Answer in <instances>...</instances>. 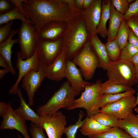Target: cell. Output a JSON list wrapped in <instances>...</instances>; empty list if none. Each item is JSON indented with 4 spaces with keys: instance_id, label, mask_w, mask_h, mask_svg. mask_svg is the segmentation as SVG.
<instances>
[{
    "instance_id": "6da1fadb",
    "label": "cell",
    "mask_w": 138,
    "mask_h": 138,
    "mask_svg": "<svg viewBox=\"0 0 138 138\" xmlns=\"http://www.w3.org/2000/svg\"><path fill=\"white\" fill-rule=\"evenodd\" d=\"M22 4L38 32L48 22H66L82 16L84 11L72 7L64 0H26Z\"/></svg>"
},
{
    "instance_id": "7a4b0ae2",
    "label": "cell",
    "mask_w": 138,
    "mask_h": 138,
    "mask_svg": "<svg viewBox=\"0 0 138 138\" xmlns=\"http://www.w3.org/2000/svg\"><path fill=\"white\" fill-rule=\"evenodd\" d=\"M62 38V48L65 52L66 60H72L90 39V34L82 16L66 22Z\"/></svg>"
},
{
    "instance_id": "3957f363",
    "label": "cell",
    "mask_w": 138,
    "mask_h": 138,
    "mask_svg": "<svg viewBox=\"0 0 138 138\" xmlns=\"http://www.w3.org/2000/svg\"><path fill=\"white\" fill-rule=\"evenodd\" d=\"M105 70L109 80L114 83L131 86L138 81L135 67L130 61H111Z\"/></svg>"
},
{
    "instance_id": "277c9868",
    "label": "cell",
    "mask_w": 138,
    "mask_h": 138,
    "mask_svg": "<svg viewBox=\"0 0 138 138\" xmlns=\"http://www.w3.org/2000/svg\"><path fill=\"white\" fill-rule=\"evenodd\" d=\"M76 96L69 83L65 81L45 104L39 107L37 113L40 116L50 115L61 108L67 109L71 105Z\"/></svg>"
},
{
    "instance_id": "5b68a950",
    "label": "cell",
    "mask_w": 138,
    "mask_h": 138,
    "mask_svg": "<svg viewBox=\"0 0 138 138\" xmlns=\"http://www.w3.org/2000/svg\"><path fill=\"white\" fill-rule=\"evenodd\" d=\"M101 81L97 79L95 83L87 85L80 97L75 99L71 105L67 109L71 110L83 108L86 111L87 117H92L98 112L100 108Z\"/></svg>"
},
{
    "instance_id": "8992f818",
    "label": "cell",
    "mask_w": 138,
    "mask_h": 138,
    "mask_svg": "<svg viewBox=\"0 0 138 138\" xmlns=\"http://www.w3.org/2000/svg\"><path fill=\"white\" fill-rule=\"evenodd\" d=\"M18 34L21 57L26 60L32 56L36 51L39 40L38 32L34 25L22 21Z\"/></svg>"
},
{
    "instance_id": "52a82bcc",
    "label": "cell",
    "mask_w": 138,
    "mask_h": 138,
    "mask_svg": "<svg viewBox=\"0 0 138 138\" xmlns=\"http://www.w3.org/2000/svg\"><path fill=\"white\" fill-rule=\"evenodd\" d=\"M72 61L79 67L85 80H89L92 78L99 66V61L90 40L86 42Z\"/></svg>"
},
{
    "instance_id": "ba28073f",
    "label": "cell",
    "mask_w": 138,
    "mask_h": 138,
    "mask_svg": "<svg viewBox=\"0 0 138 138\" xmlns=\"http://www.w3.org/2000/svg\"><path fill=\"white\" fill-rule=\"evenodd\" d=\"M40 116L39 127L44 130L48 138H62L67 124L62 113L58 111L51 115Z\"/></svg>"
},
{
    "instance_id": "9c48e42d",
    "label": "cell",
    "mask_w": 138,
    "mask_h": 138,
    "mask_svg": "<svg viewBox=\"0 0 138 138\" xmlns=\"http://www.w3.org/2000/svg\"><path fill=\"white\" fill-rule=\"evenodd\" d=\"M46 66L40 63L39 70H30L22 79V87L26 91L28 98V105L32 106L35 92L40 86L43 80L46 77Z\"/></svg>"
},
{
    "instance_id": "30bf717a",
    "label": "cell",
    "mask_w": 138,
    "mask_h": 138,
    "mask_svg": "<svg viewBox=\"0 0 138 138\" xmlns=\"http://www.w3.org/2000/svg\"><path fill=\"white\" fill-rule=\"evenodd\" d=\"M62 38L51 41L39 39L36 51L40 63L46 67L58 55L62 50Z\"/></svg>"
},
{
    "instance_id": "8fae6325",
    "label": "cell",
    "mask_w": 138,
    "mask_h": 138,
    "mask_svg": "<svg viewBox=\"0 0 138 138\" xmlns=\"http://www.w3.org/2000/svg\"><path fill=\"white\" fill-rule=\"evenodd\" d=\"M136 100L134 95L125 96L101 109L99 112L109 113L119 119H124L133 113Z\"/></svg>"
},
{
    "instance_id": "7c38bea8",
    "label": "cell",
    "mask_w": 138,
    "mask_h": 138,
    "mask_svg": "<svg viewBox=\"0 0 138 138\" xmlns=\"http://www.w3.org/2000/svg\"><path fill=\"white\" fill-rule=\"evenodd\" d=\"M16 55V68L18 70V75L16 82L9 91V93L10 94H17L19 84L25 75L32 70L38 71L40 66L36 50L32 56L25 60L22 59L20 52H18Z\"/></svg>"
},
{
    "instance_id": "4fadbf2b",
    "label": "cell",
    "mask_w": 138,
    "mask_h": 138,
    "mask_svg": "<svg viewBox=\"0 0 138 138\" xmlns=\"http://www.w3.org/2000/svg\"><path fill=\"white\" fill-rule=\"evenodd\" d=\"M65 75L76 96L84 90L86 86L93 84L83 80L80 70L72 60H66Z\"/></svg>"
},
{
    "instance_id": "5bb4252c",
    "label": "cell",
    "mask_w": 138,
    "mask_h": 138,
    "mask_svg": "<svg viewBox=\"0 0 138 138\" xmlns=\"http://www.w3.org/2000/svg\"><path fill=\"white\" fill-rule=\"evenodd\" d=\"M8 109L3 118L0 129H15L20 132L24 138H30L29 136L26 121L18 115L13 110L10 102Z\"/></svg>"
},
{
    "instance_id": "9a60e30c",
    "label": "cell",
    "mask_w": 138,
    "mask_h": 138,
    "mask_svg": "<svg viewBox=\"0 0 138 138\" xmlns=\"http://www.w3.org/2000/svg\"><path fill=\"white\" fill-rule=\"evenodd\" d=\"M102 2L101 0H94L91 6L84 10L82 15L90 35L97 34L96 29L100 18Z\"/></svg>"
},
{
    "instance_id": "2e32d148",
    "label": "cell",
    "mask_w": 138,
    "mask_h": 138,
    "mask_svg": "<svg viewBox=\"0 0 138 138\" xmlns=\"http://www.w3.org/2000/svg\"><path fill=\"white\" fill-rule=\"evenodd\" d=\"M66 56L63 49L54 61L46 67V77L52 80L59 81L65 77Z\"/></svg>"
},
{
    "instance_id": "e0dca14e",
    "label": "cell",
    "mask_w": 138,
    "mask_h": 138,
    "mask_svg": "<svg viewBox=\"0 0 138 138\" xmlns=\"http://www.w3.org/2000/svg\"><path fill=\"white\" fill-rule=\"evenodd\" d=\"M66 26V22L52 21L48 22L38 32L39 39L53 41L62 38Z\"/></svg>"
},
{
    "instance_id": "ac0fdd59",
    "label": "cell",
    "mask_w": 138,
    "mask_h": 138,
    "mask_svg": "<svg viewBox=\"0 0 138 138\" xmlns=\"http://www.w3.org/2000/svg\"><path fill=\"white\" fill-rule=\"evenodd\" d=\"M17 94L20 99V104L19 107L14 110L16 113L26 121H31L37 126L39 127L40 116L35 113L26 103L19 86Z\"/></svg>"
},
{
    "instance_id": "d6986e66",
    "label": "cell",
    "mask_w": 138,
    "mask_h": 138,
    "mask_svg": "<svg viewBox=\"0 0 138 138\" xmlns=\"http://www.w3.org/2000/svg\"><path fill=\"white\" fill-rule=\"evenodd\" d=\"M86 118L85 122L81 128L80 131L82 135L89 138L103 133L111 128L102 125L92 117H87Z\"/></svg>"
},
{
    "instance_id": "ffe728a7",
    "label": "cell",
    "mask_w": 138,
    "mask_h": 138,
    "mask_svg": "<svg viewBox=\"0 0 138 138\" xmlns=\"http://www.w3.org/2000/svg\"><path fill=\"white\" fill-rule=\"evenodd\" d=\"M90 40L98 59V67L105 70L111 61L107 54L105 44L101 42L96 34H91Z\"/></svg>"
},
{
    "instance_id": "44dd1931",
    "label": "cell",
    "mask_w": 138,
    "mask_h": 138,
    "mask_svg": "<svg viewBox=\"0 0 138 138\" xmlns=\"http://www.w3.org/2000/svg\"><path fill=\"white\" fill-rule=\"evenodd\" d=\"M18 29L13 30L8 39L4 42L0 43V54L8 62L10 69V73L13 75H15L16 72L14 68L11 61L12 49L13 45L18 43L17 39H13L12 38L15 34L18 33Z\"/></svg>"
},
{
    "instance_id": "7402d4cb",
    "label": "cell",
    "mask_w": 138,
    "mask_h": 138,
    "mask_svg": "<svg viewBox=\"0 0 138 138\" xmlns=\"http://www.w3.org/2000/svg\"><path fill=\"white\" fill-rule=\"evenodd\" d=\"M123 20V15L118 12L111 3L107 42L111 41L116 39Z\"/></svg>"
},
{
    "instance_id": "603a6c76",
    "label": "cell",
    "mask_w": 138,
    "mask_h": 138,
    "mask_svg": "<svg viewBox=\"0 0 138 138\" xmlns=\"http://www.w3.org/2000/svg\"><path fill=\"white\" fill-rule=\"evenodd\" d=\"M117 126L132 138H138V115L133 113L124 119H119Z\"/></svg>"
},
{
    "instance_id": "cb8c5ba5",
    "label": "cell",
    "mask_w": 138,
    "mask_h": 138,
    "mask_svg": "<svg viewBox=\"0 0 138 138\" xmlns=\"http://www.w3.org/2000/svg\"><path fill=\"white\" fill-rule=\"evenodd\" d=\"M111 4V1H108L106 3L104 1H102L101 14L96 29V33L103 38L108 36V30L106 28V24L110 15Z\"/></svg>"
},
{
    "instance_id": "d4e9b609",
    "label": "cell",
    "mask_w": 138,
    "mask_h": 138,
    "mask_svg": "<svg viewBox=\"0 0 138 138\" xmlns=\"http://www.w3.org/2000/svg\"><path fill=\"white\" fill-rule=\"evenodd\" d=\"M132 88L131 86L116 84L108 80L101 84L100 94L101 96L105 94H118L126 91Z\"/></svg>"
},
{
    "instance_id": "484cf974",
    "label": "cell",
    "mask_w": 138,
    "mask_h": 138,
    "mask_svg": "<svg viewBox=\"0 0 138 138\" xmlns=\"http://www.w3.org/2000/svg\"><path fill=\"white\" fill-rule=\"evenodd\" d=\"M135 92L136 91L132 88L127 91L121 93L103 94L100 97V108L101 109L107 105L114 103L124 97L134 95Z\"/></svg>"
},
{
    "instance_id": "4316f807",
    "label": "cell",
    "mask_w": 138,
    "mask_h": 138,
    "mask_svg": "<svg viewBox=\"0 0 138 138\" xmlns=\"http://www.w3.org/2000/svg\"><path fill=\"white\" fill-rule=\"evenodd\" d=\"M15 19L19 20L22 22H25L34 25L31 21L27 19L21 14L17 7L15 6L10 11L0 15V25H2Z\"/></svg>"
},
{
    "instance_id": "83f0119b",
    "label": "cell",
    "mask_w": 138,
    "mask_h": 138,
    "mask_svg": "<svg viewBox=\"0 0 138 138\" xmlns=\"http://www.w3.org/2000/svg\"><path fill=\"white\" fill-rule=\"evenodd\" d=\"M100 124L111 128L117 126L119 119L110 114L99 112L92 117Z\"/></svg>"
},
{
    "instance_id": "f1b7e54d",
    "label": "cell",
    "mask_w": 138,
    "mask_h": 138,
    "mask_svg": "<svg viewBox=\"0 0 138 138\" xmlns=\"http://www.w3.org/2000/svg\"><path fill=\"white\" fill-rule=\"evenodd\" d=\"M128 27L125 21L123 20L115 39L121 50L125 47L128 42Z\"/></svg>"
},
{
    "instance_id": "f546056e",
    "label": "cell",
    "mask_w": 138,
    "mask_h": 138,
    "mask_svg": "<svg viewBox=\"0 0 138 138\" xmlns=\"http://www.w3.org/2000/svg\"><path fill=\"white\" fill-rule=\"evenodd\" d=\"M92 138H133L118 126L111 128L105 132Z\"/></svg>"
},
{
    "instance_id": "4dcf8cb0",
    "label": "cell",
    "mask_w": 138,
    "mask_h": 138,
    "mask_svg": "<svg viewBox=\"0 0 138 138\" xmlns=\"http://www.w3.org/2000/svg\"><path fill=\"white\" fill-rule=\"evenodd\" d=\"M84 116V113L82 111L79 112L78 119L76 123L74 124H71L65 128L64 133L67 138H76V135L78 130L81 128L85 122L86 118L82 120Z\"/></svg>"
},
{
    "instance_id": "1f68e13d",
    "label": "cell",
    "mask_w": 138,
    "mask_h": 138,
    "mask_svg": "<svg viewBox=\"0 0 138 138\" xmlns=\"http://www.w3.org/2000/svg\"><path fill=\"white\" fill-rule=\"evenodd\" d=\"M108 55L112 61L119 60L121 50L115 39L105 44Z\"/></svg>"
},
{
    "instance_id": "d6a6232c",
    "label": "cell",
    "mask_w": 138,
    "mask_h": 138,
    "mask_svg": "<svg viewBox=\"0 0 138 138\" xmlns=\"http://www.w3.org/2000/svg\"><path fill=\"white\" fill-rule=\"evenodd\" d=\"M138 52V49L134 47L128 42L126 45L121 50L120 59L130 61L133 56Z\"/></svg>"
},
{
    "instance_id": "836d02e7",
    "label": "cell",
    "mask_w": 138,
    "mask_h": 138,
    "mask_svg": "<svg viewBox=\"0 0 138 138\" xmlns=\"http://www.w3.org/2000/svg\"><path fill=\"white\" fill-rule=\"evenodd\" d=\"M14 20L1 25L0 27V43L6 40L10 36L12 30L11 27Z\"/></svg>"
},
{
    "instance_id": "e575fe53",
    "label": "cell",
    "mask_w": 138,
    "mask_h": 138,
    "mask_svg": "<svg viewBox=\"0 0 138 138\" xmlns=\"http://www.w3.org/2000/svg\"><path fill=\"white\" fill-rule=\"evenodd\" d=\"M111 3L116 10L123 15L126 12L129 6L126 0H112Z\"/></svg>"
},
{
    "instance_id": "d590c367",
    "label": "cell",
    "mask_w": 138,
    "mask_h": 138,
    "mask_svg": "<svg viewBox=\"0 0 138 138\" xmlns=\"http://www.w3.org/2000/svg\"><path fill=\"white\" fill-rule=\"evenodd\" d=\"M138 15V0L131 3L126 12L123 15V20H126L129 18Z\"/></svg>"
},
{
    "instance_id": "8d00e7d4",
    "label": "cell",
    "mask_w": 138,
    "mask_h": 138,
    "mask_svg": "<svg viewBox=\"0 0 138 138\" xmlns=\"http://www.w3.org/2000/svg\"><path fill=\"white\" fill-rule=\"evenodd\" d=\"M29 131L32 138H46L43 129L41 127L37 126L32 122L31 123Z\"/></svg>"
},
{
    "instance_id": "74e56055",
    "label": "cell",
    "mask_w": 138,
    "mask_h": 138,
    "mask_svg": "<svg viewBox=\"0 0 138 138\" xmlns=\"http://www.w3.org/2000/svg\"><path fill=\"white\" fill-rule=\"evenodd\" d=\"M128 26L138 37V15L131 17L125 20Z\"/></svg>"
},
{
    "instance_id": "f35d334b",
    "label": "cell",
    "mask_w": 138,
    "mask_h": 138,
    "mask_svg": "<svg viewBox=\"0 0 138 138\" xmlns=\"http://www.w3.org/2000/svg\"><path fill=\"white\" fill-rule=\"evenodd\" d=\"M15 5L9 0H0V14L6 13L13 9Z\"/></svg>"
},
{
    "instance_id": "ab89813d",
    "label": "cell",
    "mask_w": 138,
    "mask_h": 138,
    "mask_svg": "<svg viewBox=\"0 0 138 138\" xmlns=\"http://www.w3.org/2000/svg\"><path fill=\"white\" fill-rule=\"evenodd\" d=\"M129 42L131 45L138 49V37L132 30L128 27Z\"/></svg>"
},
{
    "instance_id": "60d3db41",
    "label": "cell",
    "mask_w": 138,
    "mask_h": 138,
    "mask_svg": "<svg viewBox=\"0 0 138 138\" xmlns=\"http://www.w3.org/2000/svg\"><path fill=\"white\" fill-rule=\"evenodd\" d=\"M26 0H9V1L18 8L21 13L28 20H30V18L27 15L24 9L22 3Z\"/></svg>"
},
{
    "instance_id": "b9f144b4",
    "label": "cell",
    "mask_w": 138,
    "mask_h": 138,
    "mask_svg": "<svg viewBox=\"0 0 138 138\" xmlns=\"http://www.w3.org/2000/svg\"><path fill=\"white\" fill-rule=\"evenodd\" d=\"M9 106V103L7 104L4 102H0V116L3 118L7 111Z\"/></svg>"
},
{
    "instance_id": "7bdbcfd3",
    "label": "cell",
    "mask_w": 138,
    "mask_h": 138,
    "mask_svg": "<svg viewBox=\"0 0 138 138\" xmlns=\"http://www.w3.org/2000/svg\"><path fill=\"white\" fill-rule=\"evenodd\" d=\"M0 66L4 67L10 72V69L8 62L1 55H0Z\"/></svg>"
},
{
    "instance_id": "ee69618b",
    "label": "cell",
    "mask_w": 138,
    "mask_h": 138,
    "mask_svg": "<svg viewBox=\"0 0 138 138\" xmlns=\"http://www.w3.org/2000/svg\"><path fill=\"white\" fill-rule=\"evenodd\" d=\"M130 61L134 65L138 64V52L133 56Z\"/></svg>"
},
{
    "instance_id": "f6af8a7d",
    "label": "cell",
    "mask_w": 138,
    "mask_h": 138,
    "mask_svg": "<svg viewBox=\"0 0 138 138\" xmlns=\"http://www.w3.org/2000/svg\"><path fill=\"white\" fill-rule=\"evenodd\" d=\"M94 0H84L83 8L85 9L89 7L93 3Z\"/></svg>"
},
{
    "instance_id": "bcb514c9",
    "label": "cell",
    "mask_w": 138,
    "mask_h": 138,
    "mask_svg": "<svg viewBox=\"0 0 138 138\" xmlns=\"http://www.w3.org/2000/svg\"><path fill=\"white\" fill-rule=\"evenodd\" d=\"M75 1L78 8L80 9L83 8L84 0H75Z\"/></svg>"
},
{
    "instance_id": "7dc6e473",
    "label": "cell",
    "mask_w": 138,
    "mask_h": 138,
    "mask_svg": "<svg viewBox=\"0 0 138 138\" xmlns=\"http://www.w3.org/2000/svg\"><path fill=\"white\" fill-rule=\"evenodd\" d=\"M64 1L72 7L76 8L78 9L77 7L75 0H64Z\"/></svg>"
},
{
    "instance_id": "c3c4849f",
    "label": "cell",
    "mask_w": 138,
    "mask_h": 138,
    "mask_svg": "<svg viewBox=\"0 0 138 138\" xmlns=\"http://www.w3.org/2000/svg\"><path fill=\"white\" fill-rule=\"evenodd\" d=\"M9 72L8 70L5 68L1 69L0 70V79H2L5 74Z\"/></svg>"
},
{
    "instance_id": "681fc988",
    "label": "cell",
    "mask_w": 138,
    "mask_h": 138,
    "mask_svg": "<svg viewBox=\"0 0 138 138\" xmlns=\"http://www.w3.org/2000/svg\"><path fill=\"white\" fill-rule=\"evenodd\" d=\"M138 105V92L137 94V96L136 97V100L135 104L134 106V108L137 105Z\"/></svg>"
},
{
    "instance_id": "f907efd6",
    "label": "cell",
    "mask_w": 138,
    "mask_h": 138,
    "mask_svg": "<svg viewBox=\"0 0 138 138\" xmlns=\"http://www.w3.org/2000/svg\"><path fill=\"white\" fill-rule=\"evenodd\" d=\"M134 66L136 68L137 74L138 78V64L136 65H134Z\"/></svg>"
},
{
    "instance_id": "816d5d0a",
    "label": "cell",
    "mask_w": 138,
    "mask_h": 138,
    "mask_svg": "<svg viewBox=\"0 0 138 138\" xmlns=\"http://www.w3.org/2000/svg\"><path fill=\"white\" fill-rule=\"evenodd\" d=\"M127 2L129 4L132 3L134 1L133 0H126Z\"/></svg>"
},
{
    "instance_id": "f5cc1de1",
    "label": "cell",
    "mask_w": 138,
    "mask_h": 138,
    "mask_svg": "<svg viewBox=\"0 0 138 138\" xmlns=\"http://www.w3.org/2000/svg\"><path fill=\"white\" fill-rule=\"evenodd\" d=\"M134 110L137 113H138V107L134 109Z\"/></svg>"
},
{
    "instance_id": "db71d44e",
    "label": "cell",
    "mask_w": 138,
    "mask_h": 138,
    "mask_svg": "<svg viewBox=\"0 0 138 138\" xmlns=\"http://www.w3.org/2000/svg\"><path fill=\"white\" fill-rule=\"evenodd\" d=\"M18 138H23L22 137H21L20 135H19L18 136Z\"/></svg>"
}]
</instances>
